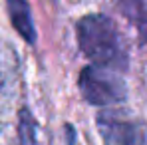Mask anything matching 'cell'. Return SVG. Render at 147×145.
<instances>
[{"label": "cell", "instance_id": "obj_1", "mask_svg": "<svg viewBox=\"0 0 147 145\" xmlns=\"http://www.w3.org/2000/svg\"><path fill=\"white\" fill-rule=\"evenodd\" d=\"M76 32L80 48L88 60H92V64L125 70L127 56L123 52L119 32L107 16L103 14L84 16L76 24Z\"/></svg>", "mask_w": 147, "mask_h": 145}, {"label": "cell", "instance_id": "obj_2", "mask_svg": "<svg viewBox=\"0 0 147 145\" xmlns=\"http://www.w3.org/2000/svg\"><path fill=\"white\" fill-rule=\"evenodd\" d=\"M119 72L121 70L96 64L84 68L78 78V86L86 101L92 105H111L123 101L127 90Z\"/></svg>", "mask_w": 147, "mask_h": 145}, {"label": "cell", "instance_id": "obj_3", "mask_svg": "<svg viewBox=\"0 0 147 145\" xmlns=\"http://www.w3.org/2000/svg\"><path fill=\"white\" fill-rule=\"evenodd\" d=\"M98 127L103 145H145V131L135 121L115 117L113 113H99Z\"/></svg>", "mask_w": 147, "mask_h": 145}, {"label": "cell", "instance_id": "obj_4", "mask_svg": "<svg viewBox=\"0 0 147 145\" xmlns=\"http://www.w3.org/2000/svg\"><path fill=\"white\" fill-rule=\"evenodd\" d=\"M8 12L12 18L14 28L22 34L26 42H34L36 40V30L32 24V16H30V8L26 0H8Z\"/></svg>", "mask_w": 147, "mask_h": 145}, {"label": "cell", "instance_id": "obj_5", "mask_svg": "<svg viewBox=\"0 0 147 145\" xmlns=\"http://www.w3.org/2000/svg\"><path fill=\"white\" fill-rule=\"evenodd\" d=\"M123 16L139 30L141 40H147V0H115Z\"/></svg>", "mask_w": 147, "mask_h": 145}, {"label": "cell", "instance_id": "obj_6", "mask_svg": "<svg viewBox=\"0 0 147 145\" xmlns=\"http://www.w3.org/2000/svg\"><path fill=\"white\" fill-rule=\"evenodd\" d=\"M36 123L32 119L30 111L22 109V115H20V143L22 145H36Z\"/></svg>", "mask_w": 147, "mask_h": 145}]
</instances>
